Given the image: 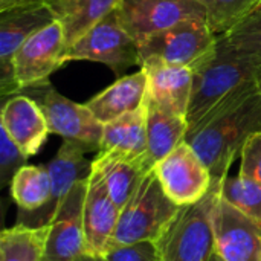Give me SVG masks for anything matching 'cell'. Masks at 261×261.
Returning a JSON list of instances; mask_svg holds the SVG:
<instances>
[{"mask_svg": "<svg viewBox=\"0 0 261 261\" xmlns=\"http://www.w3.org/2000/svg\"><path fill=\"white\" fill-rule=\"evenodd\" d=\"M261 133V93L258 89L232 98L210 113L200 124L188 130L185 142L200 156L220 185L245 144Z\"/></svg>", "mask_w": 261, "mask_h": 261, "instance_id": "1", "label": "cell"}, {"mask_svg": "<svg viewBox=\"0 0 261 261\" xmlns=\"http://www.w3.org/2000/svg\"><path fill=\"white\" fill-rule=\"evenodd\" d=\"M258 63L219 35L214 47L191 69L193 92L187 113L188 130L236 96L257 87Z\"/></svg>", "mask_w": 261, "mask_h": 261, "instance_id": "2", "label": "cell"}, {"mask_svg": "<svg viewBox=\"0 0 261 261\" xmlns=\"http://www.w3.org/2000/svg\"><path fill=\"white\" fill-rule=\"evenodd\" d=\"M182 208L165 194L154 170L148 171L121 210L110 248L138 242H159Z\"/></svg>", "mask_w": 261, "mask_h": 261, "instance_id": "3", "label": "cell"}, {"mask_svg": "<svg viewBox=\"0 0 261 261\" xmlns=\"http://www.w3.org/2000/svg\"><path fill=\"white\" fill-rule=\"evenodd\" d=\"M219 197L220 185H213L200 202L180 210L159 240L162 261H210L216 252L213 211Z\"/></svg>", "mask_w": 261, "mask_h": 261, "instance_id": "4", "label": "cell"}, {"mask_svg": "<svg viewBox=\"0 0 261 261\" xmlns=\"http://www.w3.org/2000/svg\"><path fill=\"white\" fill-rule=\"evenodd\" d=\"M43 110L49 132L63 141L73 142L89 151H99L104 124H101L86 104H78L58 93L49 81L21 90Z\"/></svg>", "mask_w": 261, "mask_h": 261, "instance_id": "5", "label": "cell"}, {"mask_svg": "<svg viewBox=\"0 0 261 261\" xmlns=\"http://www.w3.org/2000/svg\"><path fill=\"white\" fill-rule=\"evenodd\" d=\"M67 61L101 63L124 76L130 67L141 64L139 44L122 28L115 9L69 47Z\"/></svg>", "mask_w": 261, "mask_h": 261, "instance_id": "6", "label": "cell"}, {"mask_svg": "<svg viewBox=\"0 0 261 261\" xmlns=\"http://www.w3.org/2000/svg\"><path fill=\"white\" fill-rule=\"evenodd\" d=\"M217 38L219 35L211 31L205 17H194L138 43L139 57L141 61L158 58L167 64L193 69L214 47Z\"/></svg>", "mask_w": 261, "mask_h": 261, "instance_id": "7", "label": "cell"}, {"mask_svg": "<svg viewBox=\"0 0 261 261\" xmlns=\"http://www.w3.org/2000/svg\"><path fill=\"white\" fill-rule=\"evenodd\" d=\"M67 50L63 26L57 20L29 37L12 58L14 78L20 92L49 81V76L67 63Z\"/></svg>", "mask_w": 261, "mask_h": 261, "instance_id": "8", "label": "cell"}, {"mask_svg": "<svg viewBox=\"0 0 261 261\" xmlns=\"http://www.w3.org/2000/svg\"><path fill=\"white\" fill-rule=\"evenodd\" d=\"M55 21L43 0L0 11V90L2 98L20 93L12 58L20 46L40 29Z\"/></svg>", "mask_w": 261, "mask_h": 261, "instance_id": "9", "label": "cell"}, {"mask_svg": "<svg viewBox=\"0 0 261 261\" xmlns=\"http://www.w3.org/2000/svg\"><path fill=\"white\" fill-rule=\"evenodd\" d=\"M153 170L165 194L179 206L200 202L214 185L211 171L188 142L180 144Z\"/></svg>", "mask_w": 261, "mask_h": 261, "instance_id": "10", "label": "cell"}, {"mask_svg": "<svg viewBox=\"0 0 261 261\" xmlns=\"http://www.w3.org/2000/svg\"><path fill=\"white\" fill-rule=\"evenodd\" d=\"M118 18L136 43L184 20L205 17L200 0H121Z\"/></svg>", "mask_w": 261, "mask_h": 261, "instance_id": "11", "label": "cell"}, {"mask_svg": "<svg viewBox=\"0 0 261 261\" xmlns=\"http://www.w3.org/2000/svg\"><path fill=\"white\" fill-rule=\"evenodd\" d=\"M87 177L78 180L49 223L44 261H81L89 255L84 234Z\"/></svg>", "mask_w": 261, "mask_h": 261, "instance_id": "12", "label": "cell"}, {"mask_svg": "<svg viewBox=\"0 0 261 261\" xmlns=\"http://www.w3.org/2000/svg\"><path fill=\"white\" fill-rule=\"evenodd\" d=\"M214 251L223 261H261V225L222 196L213 211Z\"/></svg>", "mask_w": 261, "mask_h": 261, "instance_id": "13", "label": "cell"}, {"mask_svg": "<svg viewBox=\"0 0 261 261\" xmlns=\"http://www.w3.org/2000/svg\"><path fill=\"white\" fill-rule=\"evenodd\" d=\"M86 153L87 151L83 147L69 141H63L54 159L44 165L52 180L50 202L44 210L38 213H32V214L20 213L17 223L26 226H44L50 223L58 206L66 199V196L73 188V185L78 180L86 179L89 176L92 170V162L86 159Z\"/></svg>", "mask_w": 261, "mask_h": 261, "instance_id": "14", "label": "cell"}, {"mask_svg": "<svg viewBox=\"0 0 261 261\" xmlns=\"http://www.w3.org/2000/svg\"><path fill=\"white\" fill-rule=\"evenodd\" d=\"M121 210L113 202L107 187L96 170L87 176L84 199V234L87 252L92 257H102L112 246Z\"/></svg>", "mask_w": 261, "mask_h": 261, "instance_id": "15", "label": "cell"}, {"mask_svg": "<svg viewBox=\"0 0 261 261\" xmlns=\"http://www.w3.org/2000/svg\"><path fill=\"white\" fill-rule=\"evenodd\" d=\"M0 127L28 158L41 150L50 133L43 110L24 93L12 95L3 101Z\"/></svg>", "mask_w": 261, "mask_h": 261, "instance_id": "16", "label": "cell"}, {"mask_svg": "<svg viewBox=\"0 0 261 261\" xmlns=\"http://www.w3.org/2000/svg\"><path fill=\"white\" fill-rule=\"evenodd\" d=\"M141 69L148 80V98L162 109L185 116L193 92V70L185 66L167 64L158 58H145Z\"/></svg>", "mask_w": 261, "mask_h": 261, "instance_id": "17", "label": "cell"}, {"mask_svg": "<svg viewBox=\"0 0 261 261\" xmlns=\"http://www.w3.org/2000/svg\"><path fill=\"white\" fill-rule=\"evenodd\" d=\"M148 95V80L141 69L136 73L119 76L106 90L86 102V107L101 124H109L127 113L141 109Z\"/></svg>", "mask_w": 261, "mask_h": 261, "instance_id": "18", "label": "cell"}, {"mask_svg": "<svg viewBox=\"0 0 261 261\" xmlns=\"http://www.w3.org/2000/svg\"><path fill=\"white\" fill-rule=\"evenodd\" d=\"M92 168L101 174L113 202L122 210L145 174L153 170V165L147 159H133L112 151H98L96 158L92 161Z\"/></svg>", "mask_w": 261, "mask_h": 261, "instance_id": "19", "label": "cell"}, {"mask_svg": "<svg viewBox=\"0 0 261 261\" xmlns=\"http://www.w3.org/2000/svg\"><path fill=\"white\" fill-rule=\"evenodd\" d=\"M147 110L148 106L145 101L141 109L104 124L99 151H112L133 159H147L150 162L147 153Z\"/></svg>", "mask_w": 261, "mask_h": 261, "instance_id": "20", "label": "cell"}, {"mask_svg": "<svg viewBox=\"0 0 261 261\" xmlns=\"http://www.w3.org/2000/svg\"><path fill=\"white\" fill-rule=\"evenodd\" d=\"M63 26L69 47L115 11L121 0H43Z\"/></svg>", "mask_w": 261, "mask_h": 261, "instance_id": "21", "label": "cell"}, {"mask_svg": "<svg viewBox=\"0 0 261 261\" xmlns=\"http://www.w3.org/2000/svg\"><path fill=\"white\" fill-rule=\"evenodd\" d=\"M147 142L148 159L154 167L173 150L185 142L188 122L185 116L176 115L147 98Z\"/></svg>", "mask_w": 261, "mask_h": 261, "instance_id": "22", "label": "cell"}, {"mask_svg": "<svg viewBox=\"0 0 261 261\" xmlns=\"http://www.w3.org/2000/svg\"><path fill=\"white\" fill-rule=\"evenodd\" d=\"M11 199L18 213L32 214L44 210L52 197V180L44 165H24L9 184Z\"/></svg>", "mask_w": 261, "mask_h": 261, "instance_id": "23", "label": "cell"}, {"mask_svg": "<svg viewBox=\"0 0 261 261\" xmlns=\"http://www.w3.org/2000/svg\"><path fill=\"white\" fill-rule=\"evenodd\" d=\"M49 225L15 223L0 236V261H44Z\"/></svg>", "mask_w": 261, "mask_h": 261, "instance_id": "24", "label": "cell"}, {"mask_svg": "<svg viewBox=\"0 0 261 261\" xmlns=\"http://www.w3.org/2000/svg\"><path fill=\"white\" fill-rule=\"evenodd\" d=\"M206 23L216 35H225L257 11L261 0H200Z\"/></svg>", "mask_w": 261, "mask_h": 261, "instance_id": "25", "label": "cell"}, {"mask_svg": "<svg viewBox=\"0 0 261 261\" xmlns=\"http://www.w3.org/2000/svg\"><path fill=\"white\" fill-rule=\"evenodd\" d=\"M220 196L232 206L249 216L261 225V185L243 176H228L222 187Z\"/></svg>", "mask_w": 261, "mask_h": 261, "instance_id": "26", "label": "cell"}, {"mask_svg": "<svg viewBox=\"0 0 261 261\" xmlns=\"http://www.w3.org/2000/svg\"><path fill=\"white\" fill-rule=\"evenodd\" d=\"M232 46L261 64V11L252 12L232 31L225 34Z\"/></svg>", "mask_w": 261, "mask_h": 261, "instance_id": "27", "label": "cell"}, {"mask_svg": "<svg viewBox=\"0 0 261 261\" xmlns=\"http://www.w3.org/2000/svg\"><path fill=\"white\" fill-rule=\"evenodd\" d=\"M28 156L0 127V185L2 188L11 184L20 168L26 165Z\"/></svg>", "mask_w": 261, "mask_h": 261, "instance_id": "28", "label": "cell"}, {"mask_svg": "<svg viewBox=\"0 0 261 261\" xmlns=\"http://www.w3.org/2000/svg\"><path fill=\"white\" fill-rule=\"evenodd\" d=\"M102 258L106 261H162L159 242H138L110 248Z\"/></svg>", "mask_w": 261, "mask_h": 261, "instance_id": "29", "label": "cell"}, {"mask_svg": "<svg viewBox=\"0 0 261 261\" xmlns=\"http://www.w3.org/2000/svg\"><path fill=\"white\" fill-rule=\"evenodd\" d=\"M240 158L242 164L239 174L261 185V133L249 138L240 153Z\"/></svg>", "mask_w": 261, "mask_h": 261, "instance_id": "30", "label": "cell"}, {"mask_svg": "<svg viewBox=\"0 0 261 261\" xmlns=\"http://www.w3.org/2000/svg\"><path fill=\"white\" fill-rule=\"evenodd\" d=\"M35 2H40V0H0V11L15 8V6H21V5H28V3H35Z\"/></svg>", "mask_w": 261, "mask_h": 261, "instance_id": "31", "label": "cell"}, {"mask_svg": "<svg viewBox=\"0 0 261 261\" xmlns=\"http://www.w3.org/2000/svg\"><path fill=\"white\" fill-rule=\"evenodd\" d=\"M255 81H257V87L261 93V64L257 66V72H255Z\"/></svg>", "mask_w": 261, "mask_h": 261, "instance_id": "32", "label": "cell"}, {"mask_svg": "<svg viewBox=\"0 0 261 261\" xmlns=\"http://www.w3.org/2000/svg\"><path fill=\"white\" fill-rule=\"evenodd\" d=\"M81 261H96V257H92V255H87L86 258H83Z\"/></svg>", "mask_w": 261, "mask_h": 261, "instance_id": "33", "label": "cell"}, {"mask_svg": "<svg viewBox=\"0 0 261 261\" xmlns=\"http://www.w3.org/2000/svg\"><path fill=\"white\" fill-rule=\"evenodd\" d=\"M210 261H219V255H217V254L214 252V254H213V257L210 258Z\"/></svg>", "mask_w": 261, "mask_h": 261, "instance_id": "34", "label": "cell"}, {"mask_svg": "<svg viewBox=\"0 0 261 261\" xmlns=\"http://www.w3.org/2000/svg\"><path fill=\"white\" fill-rule=\"evenodd\" d=\"M96 261H106V260H104L102 257H98V258H96Z\"/></svg>", "mask_w": 261, "mask_h": 261, "instance_id": "35", "label": "cell"}, {"mask_svg": "<svg viewBox=\"0 0 261 261\" xmlns=\"http://www.w3.org/2000/svg\"><path fill=\"white\" fill-rule=\"evenodd\" d=\"M257 11H261V3H260V6H258V8H257Z\"/></svg>", "mask_w": 261, "mask_h": 261, "instance_id": "36", "label": "cell"}, {"mask_svg": "<svg viewBox=\"0 0 261 261\" xmlns=\"http://www.w3.org/2000/svg\"><path fill=\"white\" fill-rule=\"evenodd\" d=\"M219 261H223V260H222V258H220V257H219Z\"/></svg>", "mask_w": 261, "mask_h": 261, "instance_id": "37", "label": "cell"}]
</instances>
